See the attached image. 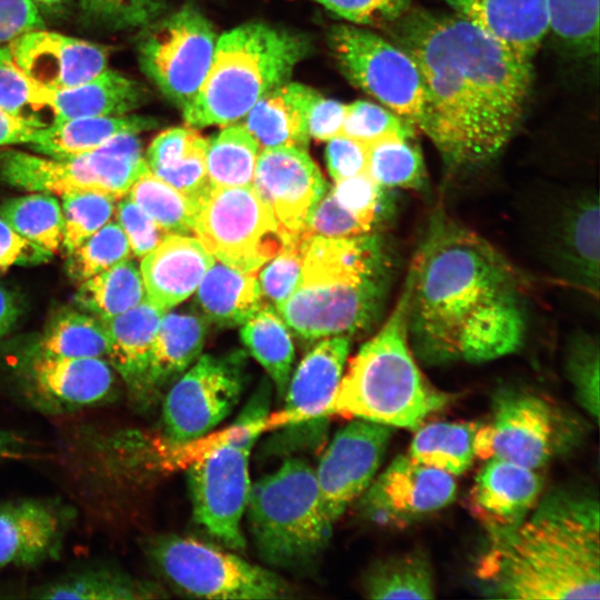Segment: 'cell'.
Masks as SVG:
<instances>
[{
  "mask_svg": "<svg viewBox=\"0 0 600 600\" xmlns=\"http://www.w3.org/2000/svg\"><path fill=\"white\" fill-rule=\"evenodd\" d=\"M347 104L322 97L313 90L306 109L310 138L328 141L341 133Z\"/></svg>",
  "mask_w": 600,
  "mask_h": 600,
  "instance_id": "obj_57",
  "label": "cell"
},
{
  "mask_svg": "<svg viewBox=\"0 0 600 600\" xmlns=\"http://www.w3.org/2000/svg\"><path fill=\"white\" fill-rule=\"evenodd\" d=\"M388 282L389 271L360 273L303 258L296 289L277 310L303 339L349 337L374 323Z\"/></svg>",
  "mask_w": 600,
  "mask_h": 600,
  "instance_id": "obj_8",
  "label": "cell"
},
{
  "mask_svg": "<svg viewBox=\"0 0 600 600\" xmlns=\"http://www.w3.org/2000/svg\"><path fill=\"white\" fill-rule=\"evenodd\" d=\"M390 30L418 64L428 97L422 132L444 164L467 170L496 158L520 124L531 60L457 14L409 10Z\"/></svg>",
  "mask_w": 600,
  "mask_h": 600,
  "instance_id": "obj_2",
  "label": "cell"
},
{
  "mask_svg": "<svg viewBox=\"0 0 600 600\" xmlns=\"http://www.w3.org/2000/svg\"><path fill=\"white\" fill-rule=\"evenodd\" d=\"M567 372L583 409L599 417V342L588 333L573 337L567 354Z\"/></svg>",
  "mask_w": 600,
  "mask_h": 600,
  "instance_id": "obj_49",
  "label": "cell"
},
{
  "mask_svg": "<svg viewBox=\"0 0 600 600\" xmlns=\"http://www.w3.org/2000/svg\"><path fill=\"white\" fill-rule=\"evenodd\" d=\"M390 437V427L361 419L334 433L314 469L321 503L332 523L368 489Z\"/></svg>",
  "mask_w": 600,
  "mask_h": 600,
  "instance_id": "obj_16",
  "label": "cell"
},
{
  "mask_svg": "<svg viewBox=\"0 0 600 600\" xmlns=\"http://www.w3.org/2000/svg\"><path fill=\"white\" fill-rule=\"evenodd\" d=\"M7 44L20 70L48 90L80 84L108 68L102 47L44 28L28 31Z\"/></svg>",
  "mask_w": 600,
  "mask_h": 600,
  "instance_id": "obj_19",
  "label": "cell"
},
{
  "mask_svg": "<svg viewBox=\"0 0 600 600\" xmlns=\"http://www.w3.org/2000/svg\"><path fill=\"white\" fill-rule=\"evenodd\" d=\"M117 199L111 196L80 191L61 196L63 214L62 247L69 253L114 216Z\"/></svg>",
  "mask_w": 600,
  "mask_h": 600,
  "instance_id": "obj_46",
  "label": "cell"
},
{
  "mask_svg": "<svg viewBox=\"0 0 600 600\" xmlns=\"http://www.w3.org/2000/svg\"><path fill=\"white\" fill-rule=\"evenodd\" d=\"M252 182L279 223L293 233L303 230L327 190L318 166L306 149L297 147L261 149Z\"/></svg>",
  "mask_w": 600,
  "mask_h": 600,
  "instance_id": "obj_18",
  "label": "cell"
},
{
  "mask_svg": "<svg viewBox=\"0 0 600 600\" xmlns=\"http://www.w3.org/2000/svg\"><path fill=\"white\" fill-rule=\"evenodd\" d=\"M309 238L302 231L294 233L263 267L258 280L263 301L267 299L278 307L293 292L301 276L304 244Z\"/></svg>",
  "mask_w": 600,
  "mask_h": 600,
  "instance_id": "obj_50",
  "label": "cell"
},
{
  "mask_svg": "<svg viewBox=\"0 0 600 600\" xmlns=\"http://www.w3.org/2000/svg\"><path fill=\"white\" fill-rule=\"evenodd\" d=\"M0 217L20 236L50 253L62 247L63 214L57 196L34 191L8 199Z\"/></svg>",
  "mask_w": 600,
  "mask_h": 600,
  "instance_id": "obj_39",
  "label": "cell"
},
{
  "mask_svg": "<svg viewBox=\"0 0 600 600\" xmlns=\"http://www.w3.org/2000/svg\"><path fill=\"white\" fill-rule=\"evenodd\" d=\"M147 168L138 134H124L103 147L70 157L0 152V178L28 191L63 196L94 191L119 200Z\"/></svg>",
  "mask_w": 600,
  "mask_h": 600,
  "instance_id": "obj_10",
  "label": "cell"
},
{
  "mask_svg": "<svg viewBox=\"0 0 600 600\" xmlns=\"http://www.w3.org/2000/svg\"><path fill=\"white\" fill-rule=\"evenodd\" d=\"M73 512L57 500L0 504V566L31 567L57 558Z\"/></svg>",
  "mask_w": 600,
  "mask_h": 600,
  "instance_id": "obj_21",
  "label": "cell"
},
{
  "mask_svg": "<svg viewBox=\"0 0 600 600\" xmlns=\"http://www.w3.org/2000/svg\"><path fill=\"white\" fill-rule=\"evenodd\" d=\"M214 260L198 238L168 234L141 258L146 298L168 311L197 290Z\"/></svg>",
  "mask_w": 600,
  "mask_h": 600,
  "instance_id": "obj_25",
  "label": "cell"
},
{
  "mask_svg": "<svg viewBox=\"0 0 600 600\" xmlns=\"http://www.w3.org/2000/svg\"><path fill=\"white\" fill-rule=\"evenodd\" d=\"M326 158L334 181L367 172L368 146L339 134L328 140Z\"/></svg>",
  "mask_w": 600,
  "mask_h": 600,
  "instance_id": "obj_56",
  "label": "cell"
},
{
  "mask_svg": "<svg viewBox=\"0 0 600 600\" xmlns=\"http://www.w3.org/2000/svg\"><path fill=\"white\" fill-rule=\"evenodd\" d=\"M28 106H40V86L29 79L16 64L8 44H0V107L24 113Z\"/></svg>",
  "mask_w": 600,
  "mask_h": 600,
  "instance_id": "obj_55",
  "label": "cell"
},
{
  "mask_svg": "<svg viewBox=\"0 0 600 600\" xmlns=\"http://www.w3.org/2000/svg\"><path fill=\"white\" fill-rule=\"evenodd\" d=\"M193 233L217 260L248 273H257L294 234L252 184H211L197 202Z\"/></svg>",
  "mask_w": 600,
  "mask_h": 600,
  "instance_id": "obj_11",
  "label": "cell"
},
{
  "mask_svg": "<svg viewBox=\"0 0 600 600\" xmlns=\"http://www.w3.org/2000/svg\"><path fill=\"white\" fill-rule=\"evenodd\" d=\"M51 254L20 236L0 217V271L13 266L46 262Z\"/></svg>",
  "mask_w": 600,
  "mask_h": 600,
  "instance_id": "obj_59",
  "label": "cell"
},
{
  "mask_svg": "<svg viewBox=\"0 0 600 600\" xmlns=\"http://www.w3.org/2000/svg\"><path fill=\"white\" fill-rule=\"evenodd\" d=\"M414 131L411 124L386 107L357 100L347 104L340 134L368 146L391 137L414 138Z\"/></svg>",
  "mask_w": 600,
  "mask_h": 600,
  "instance_id": "obj_47",
  "label": "cell"
},
{
  "mask_svg": "<svg viewBox=\"0 0 600 600\" xmlns=\"http://www.w3.org/2000/svg\"><path fill=\"white\" fill-rule=\"evenodd\" d=\"M312 92L308 86L288 81L262 97L243 117L242 124L261 149H306L310 139L306 109Z\"/></svg>",
  "mask_w": 600,
  "mask_h": 600,
  "instance_id": "obj_31",
  "label": "cell"
},
{
  "mask_svg": "<svg viewBox=\"0 0 600 600\" xmlns=\"http://www.w3.org/2000/svg\"><path fill=\"white\" fill-rule=\"evenodd\" d=\"M208 140L197 128L176 127L159 133L144 157L149 170L196 206L210 189L206 167Z\"/></svg>",
  "mask_w": 600,
  "mask_h": 600,
  "instance_id": "obj_30",
  "label": "cell"
},
{
  "mask_svg": "<svg viewBox=\"0 0 600 600\" xmlns=\"http://www.w3.org/2000/svg\"><path fill=\"white\" fill-rule=\"evenodd\" d=\"M412 138L391 137L368 144L367 173L386 189L422 190L426 169Z\"/></svg>",
  "mask_w": 600,
  "mask_h": 600,
  "instance_id": "obj_43",
  "label": "cell"
},
{
  "mask_svg": "<svg viewBox=\"0 0 600 600\" xmlns=\"http://www.w3.org/2000/svg\"><path fill=\"white\" fill-rule=\"evenodd\" d=\"M386 188L379 186L367 173L336 181L331 189L337 201L348 210L361 226L371 229L389 213Z\"/></svg>",
  "mask_w": 600,
  "mask_h": 600,
  "instance_id": "obj_51",
  "label": "cell"
},
{
  "mask_svg": "<svg viewBox=\"0 0 600 600\" xmlns=\"http://www.w3.org/2000/svg\"><path fill=\"white\" fill-rule=\"evenodd\" d=\"M37 6L38 4H41V6H54L59 2H61L62 0H32Z\"/></svg>",
  "mask_w": 600,
  "mask_h": 600,
  "instance_id": "obj_63",
  "label": "cell"
},
{
  "mask_svg": "<svg viewBox=\"0 0 600 600\" xmlns=\"http://www.w3.org/2000/svg\"><path fill=\"white\" fill-rule=\"evenodd\" d=\"M76 302L99 319L118 316L146 299L139 267L123 260L80 282Z\"/></svg>",
  "mask_w": 600,
  "mask_h": 600,
  "instance_id": "obj_36",
  "label": "cell"
},
{
  "mask_svg": "<svg viewBox=\"0 0 600 600\" xmlns=\"http://www.w3.org/2000/svg\"><path fill=\"white\" fill-rule=\"evenodd\" d=\"M573 439L567 418L546 399L524 391L497 394L489 421L479 424L476 457L506 460L537 470Z\"/></svg>",
  "mask_w": 600,
  "mask_h": 600,
  "instance_id": "obj_14",
  "label": "cell"
},
{
  "mask_svg": "<svg viewBox=\"0 0 600 600\" xmlns=\"http://www.w3.org/2000/svg\"><path fill=\"white\" fill-rule=\"evenodd\" d=\"M68 272L78 282L130 259L129 241L117 221H109L69 253Z\"/></svg>",
  "mask_w": 600,
  "mask_h": 600,
  "instance_id": "obj_45",
  "label": "cell"
},
{
  "mask_svg": "<svg viewBox=\"0 0 600 600\" xmlns=\"http://www.w3.org/2000/svg\"><path fill=\"white\" fill-rule=\"evenodd\" d=\"M24 448V440L18 434L0 430V462L20 457Z\"/></svg>",
  "mask_w": 600,
  "mask_h": 600,
  "instance_id": "obj_62",
  "label": "cell"
},
{
  "mask_svg": "<svg viewBox=\"0 0 600 600\" xmlns=\"http://www.w3.org/2000/svg\"><path fill=\"white\" fill-rule=\"evenodd\" d=\"M138 61L144 74L177 108L197 96L209 71L217 33L209 19L186 4L142 28Z\"/></svg>",
  "mask_w": 600,
  "mask_h": 600,
  "instance_id": "obj_13",
  "label": "cell"
},
{
  "mask_svg": "<svg viewBox=\"0 0 600 600\" xmlns=\"http://www.w3.org/2000/svg\"><path fill=\"white\" fill-rule=\"evenodd\" d=\"M46 124L37 117L0 107V146L32 144Z\"/></svg>",
  "mask_w": 600,
  "mask_h": 600,
  "instance_id": "obj_60",
  "label": "cell"
},
{
  "mask_svg": "<svg viewBox=\"0 0 600 600\" xmlns=\"http://www.w3.org/2000/svg\"><path fill=\"white\" fill-rule=\"evenodd\" d=\"M20 314V306L14 296L0 286V338L16 323Z\"/></svg>",
  "mask_w": 600,
  "mask_h": 600,
  "instance_id": "obj_61",
  "label": "cell"
},
{
  "mask_svg": "<svg viewBox=\"0 0 600 600\" xmlns=\"http://www.w3.org/2000/svg\"><path fill=\"white\" fill-rule=\"evenodd\" d=\"M348 354L346 336L326 338L308 352L290 377L282 410L268 417L267 429L326 420Z\"/></svg>",
  "mask_w": 600,
  "mask_h": 600,
  "instance_id": "obj_22",
  "label": "cell"
},
{
  "mask_svg": "<svg viewBox=\"0 0 600 600\" xmlns=\"http://www.w3.org/2000/svg\"><path fill=\"white\" fill-rule=\"evenodd\" d=\"M113 217L124 232L132 254L140 259L169 234L128 196L117 200Z\"/></svg>",
  "mask_w": 600,
  "mask_h": 600,
  "instance_id": "obj_53",
  "label": "cell"
},
{
  "mask_svg": "<svg viewBox=\"0 0 600 600\" xmlns=\"http://www.w3.org/2000/svg\"><path fill=\"white\" fill-rule=\"evenodd\" d=\"M156 126L153 118L131 113L52 121L30 146L39 154L70 157L94 151L118 137L139 134Z\"/></svg>",
  "mask_w": 600,
  "mask_h": 600,
  "instance_id": "obj_32",
  "label": "cell"
},
{
  "mask_svg": "<svg viewBox=\"0 0 600 600\" xmlns=\"http://www.w3.org/2000/svg\"><path fill=\"white\" fill-rule=\"evenodd\" d=\"M309 51L304 36L263 22L222 33L202 86L182 110L186 123L203 128L239 121L262 97L288 82Z\"/></svg>",
  "mask_w": 600,
  "mask_h": 600,
  "instance_id": "obj_5",
  "label": "cell"
},
{
  "mask_svg": "<svg viewBox=\"0 0 600 600\" xmlns=\"http://www.w3.org/2000/svg\"><path fill=\"white\" fill-rule=\"evenodd\" d=\"M479 423L433 422L420 426L409 446L408 456L416 461L454 476L472 464L474 438Z\"/></svg>",
  "mask_w": 600,
  "mask_h": 600,
  "instance_id": "obj_34",
  "label": "cell"
},
{
  "mask_svg": "<svg viewBox=\"0 0 600 600\" xmlns=\"http://www.w3.org/2000/svg\"><path fill=\"white\" fill-rule=\"evenodd\" d=\"M270 388L263 383L234 423L188 468L194 520L231 550L242 551L241 521L251 488L249 459L260 433L267 430Z\"/></svg>",
  "mask_w": 600,
  "mask_h": 600,
  "instance_id": "obj_7",
  "label": "cell"
},
{
  "mask_svg": "<svg viewBox=\"0 0 600 600\" xmlns=\"http://www.w3.org/2000/svg\"><path fill=\"white\" fill-rule=\"evenodd\" d=\"M238 356H200L166 394L162 431L173 447L196 441L223 421L238 404L244 383Z\"/></svg>",
  "mask_w": 600,
  "mask_h": 600,
  "instance_id": "obj_15",
  "label": "cell"
},
{
  "mask_svg": "<svg viewBox=\"0 0 600 600\" xmlns=\"http://www.w3.org/2000/svg\"><path fill=\"white\" fill-rule=\"evenodd\" d=\"M108 348L106 327L98 317L79 310H66L49 324L39 356L61 358H103Z\"/></svg>",
  "mask_w": 600,
  "mask_h": 600,
  "instance_id": "obj_41",
  "label": "cell"
},
{
  "mask_svg": "<svg viewBox=\"0 0 600 600\" xmlns=\"http://www.w3.org/2000/svg\"><path fill=\"white\" fill-rule=\"evenodd\" d=\"M144 547L166 580L189 596L226 600L290 596V587L274 572L193 538L162 534L148 539Z\"/></svg>",
  "mask_w": 600,
  "mask_h": 600,
  "instance_id": "obj_9",
  "label": "cell"
},
{
  "mask_svg": "<svg viewBox=\"0 0 600 600\" xmlns=\"http://www.w3.org/2000/svg\"><path fill=\"white\" fill-rule=\"evenodd\" d=\"M328 42L350 83L422 131L428 97L418 64L407 51L353 24L332 27Z\"/></svg>",
  "mask_w": 600,
  "mask_h": 600,
  "instance_id": "obj_12",
  "label": "cell"
},
{
  "mask_svg": "<svg viewBox=\"0 0 600 600\" xmlns=\"http://www.w3.org/2000/svg\"><path fill=\"white\" fill-rule=\"evenodd\" d=\"M354 24L392 23L410 10L411 0H312Z\"/></svg>",
  "mask_w": 600,
  "mask_h": 600,
  "instance_id": "obj_54",
  "label": "cell"
},
{
  "mask_svg": "<svg viewBox=\"0 0 600 600\" xmlns=\"http://www.w3.org/2000/svg\"><path fill=\"white\" fill-rule=\"evenodd\" d=\"M244 513L260 558L284 570L314 563L332 533L314 469L300 458L251 484Z\"/></svg>",
  "mask_w": 600,
  "mask_h": 600,
  "instance_id": "obj_6",
  "label": "cell"
},
{
  "mask_svg": "<svg viewBox=\"0 0 600 600\" xmlns=\"http://www.w3.org/2000/svg\"><path fill=\"white\" fill-rule=\"evenodd\" d=\"M363 591L371 599H431L434 597L431 566L421 552L386 558L369 569Z\"/></svg>",
  "mask_w": 600,
  "mask_h": 600,
  "instance_id": "obj_37",
  "label": "cell"
},
{
  "mask_svg": "<svg viewBox=\"0 0 600 600\" xmlns=\"http://www.w3.org/2000/svg\"><path fill=\"white\" fill-rule=\"evenodd\" d=\"M406 283L388 319L352 358L342 374L330 414L407 429L447 406L449 394L433 387L413 357L408 334Z\"/></svg>",
  "mask_w": 600,
  "mask_h": 600,
  "instance_id": "obj_4",
  "label": "cell"
},
{
  "mask_svg": "<svg viewBox=\"0 0 600 600\" xmlns=\"http://www.w3.org/2000/svg\"><path fill=\"white\" fill-rule=\"evenodd\" d=\"M157 589L112 569L77 572L41 587L40 599L129 600L157 597Z\"/></svg>",
  "mask_w": 600,
  "mask_h": 600,
  "instance_id": "obj_40",
  "label": "cell"
},
{
  "mask_svg": "<svg viewBox=\"0 0 600 600\" xmlns=\"http://www.w3.org/2000/svg\"><path fill=\"white\" fill-rule=\"evenodd\" d=\"M146 89L132 78L113 69L70 88L48 90L40 87L41 107H48L53 121L84 117L122 116L140 108Z\"/></svg>",
  "mask_w": 600,
  "mask_h": 600,
  "instance_id": "obj_28",
  "label": "cell"
},
{
  "mask_svg": "<svg viewBox=\"0 0 600 600\" xmlns=\"http://www.w3.org/2000/svg\"><path fill=\"white\" fill-rule=\"evenodd\" d=\"M476 477L469 507L488 534L520 524L537 506L542 479L536 470L489 459Z\"/></svg>",
  "mask_w": 600,
  "mask_h": 600,
  "instance_id": "obj_23",
  "label": "cell"
},
{
  "mask_svg": "<svg viewBox=\"0 0 600 600\" xmlns=\"http://www.w3.org/2000/svg\"><path fill=\"white\" fill-rule=\"evenodd\" d=\"M597 191H586L562 212L553 234L551 260L566 282L599 294L600 217Z\"/></svg>",
  "mask_w": 600,
  "mask_h": 600,
  "instance_id": "obj_24",
  "label": "cell"
},
{
  "mask_svg": "<svg viewBox=\"0 0 600 600\" xmlns=\"http://www.w3.org/2000/svg\"><path fill=\"white\" fill-rule=\"evenodd\" d=\"M404 283L409 342L423 363L484 362L523 343L527 308L519 273L442 209L431 213Z\"/></svg>",
  "mask_w": 600,
  "mask_h": 600,
  "instance_id": "obj_1",
  "label": "cell"
},
{
  "mask_svg": "<svg viewBox=\"0 0 600 600\" xmlns=\"http://www.w3.org/2000/svg\"><path fill=\"white\" fill-rule=\"evenodd\" d=\"M127 196L167 233L189 236L193 232L196 204L153 174L148 166Z\"/></svg>",
  "mask_w": 600,
  "mask_h": 600,
  "instance_id": "obj_42",
  "label": "cell"
},
{
  "mask_svg": "<svg viewBox=\"0 0 600 600\" xmlns=\"http://www.w3.org/2000/svg\"><path fill=\"white\" fill-rule=\"evenodd\" d=\"M464 18L532 60L549 32L547 0H443Z\"/></svg>",
  "mask_w": 600,
  "mask_h": 600,
  "instance_id": "obj_26",
  "label": "cell"
},
{
  "mask_svg": "<svg viewBox=\"0 0 600 600\" xmlns=\"http://www.w3.org/2000/svg\"><path fill=\"white\" fill-rule=\"evenodd\" d=\"M86 19L109 30L144 28L160 18L166 0H79Z\"/></svg>",
  "mask_w": 600,
  "mask_h": 600,
  "instance_id": "obj_48",
  "label": "cell"
},
{
  "mask_svg": "<svg viewBox=\"0 0 600 600\" xmlns=\"http://www.w3.org/2000/svg\"><path fill=\"white\" fill-rule=\"evenodd\" d=\"M549 31L580 54L599 51V0H547Z\"/></svg>",
  "mask_w": 600,
  "mask_h": 600,
  "instance_id": "obj_44",
  "label": "cell"
},
{
  "mask_svg": "<svg viewBox=\"0 0 600 600\" xmlns=\"http://www.w3.org/2000/svg\"><path fill=\"white\" fill-rule=\"evenodd\" d=\"M302 232L310 238H351L370 233L337 201L331 190L316 203Z\"/></svg>",
  "mask_w": 600,
  "mask_h": 600,
  "instance_id": "obj_52",
  "label": "cell"
},
{
  "mask_svg": "<svg viewBox=\"0 0 600 600\" xmlns=\"http://www.w3.org/2000/svg\"><path fill=\"white\" fill-rule=\"evenodd\" d=\"M206 336L207 323L199 314L184 311L164 313L150 353L143 406L200 357Z\"/></svg>",
  "mask_w": 600,
  "mask_h": 600,
  "instance_id": "obj_29",
  "label": "cell"
},
{
  "mask_svg": "<svg viewBox=\"0 0 600 600\" xmlns=\"http://www.w3.org/2000/svg\"><path fill=\"white\" fill-rule=\"evenodd\" d=\"M457 491L452 474L402 454L359 498V511L370 521L404 527L450 504Z\"/></svg>",
  "mask_w": 600,
  "mask_h": 600,
  "instance_id": "obj_17",
  "label": "cell"
},
{
  "mask_svg": "<svg viewBox=\"0 0 600 600\" xmlns=\"http://www.w3.org/2000/svg\"><path fill=\"white\" fill-rule=\"evenodd\" d=\"M166 312L146 298L118 316L101 319L108 336V362L141 406L153 340Z\"/></svg>",
  "mask_w": 600,
  "mask_h": 600,
  "instance_id": "obj_27",
  "label": "cell"
},
{
  "mask_svg": "<svg viewBox=\"0 0 600 600\" xmlns=\"http://www.w3.org/2000/svg\"><path fill=\"white\" fill-rule=\"evenodd\" d=\"M241 339L283 398L290 380L294 349L286 323L263 303L242 326Z\"/></svg>",
  "mask_w": 600,
  "mask_h": 600,
  "instance_id": "obj_35",
  "label": "cell"
},
{
  "mask_svg": "<svg viewBox=\"0 0 600 600\" xmlns=\"http://www.w3.org/2000/svg\"><path fill=\"white\" fill-rule=\"evenodd\" d=\"M514 528L489 534L476 573L482 590L506 599H599V504L552 493Z\"/></svg>",
  "mask_w": 600,
  "mask_h": 600,
  "instance_id": "obj_3",
  "label": "cell"
},
{
  "mask_svg": "<svg viewBox=\"0 0 600 600\" xmlns=\"http://www.w3.org/2000/svg\"><path fill=\"white\" fill-rule=\"evenodd\" d=\"M114 373L103 358L39 356L27 374L29 400L48 412L73 411L101 403L112 396Z\"/></svg>",
  "mask_w": 600,
  "mask_h": 600,
  "instance_id": "obj_20",
  "label": "cell"
},
{
  "mask_svg": "<svg viewBox=\"0 0 600 600\" xmlns=\"http://www.w3.org/2000/svg\"><path fill=\"white\" fill-rule=\"evenodd\" d=\"M260 146L242 123H231L208 140L206 167L218 187L251 186Z\"/></svg>",
  "mask_w": 600,
  "mask_h": 600,
  "instance_id": "obj_38",
  "label": "cell"
},
{
  "mask_svg": "<svg viewBox=\"0 0 600 600\" xmlns=\"http://www.w3.org/2000/svg\"><path fill=\"white\" fill-rule=\"evenodd\" d=\"M197 299L207 318L223 326L243 324L266 303L257 273L239 271L219 260L201 279Z\"/></svg>",
  "mask_w": 600,
  "mask_h": 600,
  "instance_id": "obj_33",
  "label": "cell"
},
{
  "mask_svg": "<svg viewBox=\"0 0 600 600\" xmlns=\"http://www.w3.org/2000/svg\"><path fill=\"white\" fill-rule=\"evenodd\" d=\"M39 28L44 22L32 0H0V44Z\"/></svg>",
  "mask_w": 600,
  "mask_h": 600,
  "instance_id": "obj_58",
  "label": "cell"
}]
</instances>
